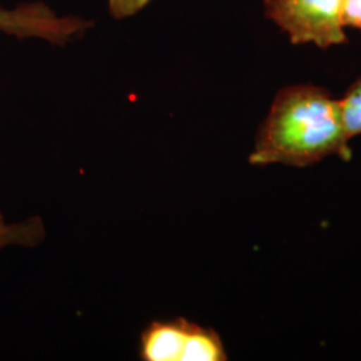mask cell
Wrapping results in <instances>:
<instances>
[{
  "label": "cell",
  "instance_id": "obj_1",
  "mask_svg": "<svg viewBox=\"0 0 361 361\" xmlns=\"http://www.w3.org/2000/svg\"><path fill=\"white\" fill-rule=\"evenodd\" d=\"M338 99L312 85L279 91L256 135L249 162L310 166L329 155L350 158Z\"/></svg>",
  "mask_w": 361,
  "mask_h": 361
},
{
  "label": "cell",
  "instance_id": "obj_2",
  "mask_svg": "<svg viewBox=\"0 0 361 361\" xmlns=\"http://www.w3.org/2000/svg\"><path fill=\"white\" fill-rule=\"evenodd\" d=\"M138 357L142 361H224L228 355L214 329L176 317L149 323L140 336Z\"/></svg>",
  "mask_w": 361,
  "mask_h": 361
},
{
  "label": "cell",
  "instance_id": "obj_3",
  "mask_svg": "<svg viewBox=\"0 0 361 361\" xmlns=\"http://www.w3.org/2000/svg\"><path fill=\"white\" fill-rule=\"evenodd\" d=\"M265 16L285 31L292 44L320 49L347 44L341 23L343 0H264Z\"/></svg>",
  "mask_w": 361,
  "mask_h": 361
},
{
  "label": "cell",
  "instance_id": "obj_4",
  "mask_svg": "<svg viewBox=\"0 0 361 361\" xmlns=\"http://www.w3.org/2000/svg\"><path fill=\"white\" fill-rule=\"evenodd\" d=\"M91 27L92 22L78 16H58L43 1L20 3L15 8L0 6V32L18 39L39 38L65 46Z\"/></svg>",
  "mask_w": 361,
  "mask_h": 361
},
{
  "label": "cell",
  "instance_id": "obj_5",
  "mask_svg": "<svg viewBox=\"0 0 361 361\" xmlns=\"http://www.w3.org/2000/svg\"><path fill=\"white\" fill-rule=\"evenodd\" d=\"M46 237L44 225L40 217L7 222L4 216L0 213V250L8 246H23L35 247Z\"/></svg>",
  "mask_w": 361,
  "mask_h": 361
},
{
  "label": "cell",
  "instance_id": "obj_6",
  "mask_svg": "<svg viewBox=\"0 0 361 361\" xmlns=\"http://www.w3.org/2000/svg\"><path fill=\"white\" fill-rule=\"evenodd\" d=\"M344 128L349 140L361 134V78L338 99Z\"/></svg>",
  "mask_w": 361,
  "mask_h": 361
},
{
  "label": "cell",
  "instance_id": "obj_7",
  "mask_svg": "<svg viewBox=\"0 0 361 361\" xmlns=\"http://www.w3.org/2000/svg\"><path fill=\"white\" fill-rule=\"evenodd\" d=\"M150 0H109V10L116 19L129 18L143 10Z\"/></svg>",
  "mask_w": 361,
  "mask_h": 361
},
{
  "label": "cell",
  "instance_id": "obj_8",
  "mask_svg": "<svg viewBox=\"0 0 361 361\" xmlns=\"http://www.w3.org/2000/svg\"><path fill=\"white\" fill-rule=\"evenodd\" d=\"M341 23L361 31V0H343Z\"/></svg>",
  "mask_w": 361,
  "mask_h": 361
}]
</instances>
